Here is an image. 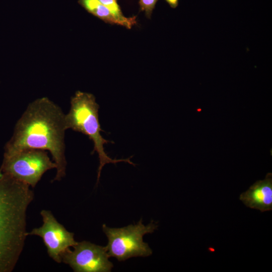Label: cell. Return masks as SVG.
Returning a JSON list of instances; mask_svg holds the SVG:
<instances>
[{
	"label": "cell",
	"mask_w": 272,
	"mask_h": 272,
	"mask_svg": "<svg viewBox=\"0 0 272 272\" xmlns=\"http://www.w3.org/2000/svg\"><path fill=\"white\" fill-rule=\"evenodd\" d=\"M240 199L250 208L261 212L272 210V174L268 173L262 180H258L242 193Z\"/></svg>",
	"instance_id": "ba28073f"
},
{
	"label": "cell",
	"mask_w": 272,
	"mask_h": 272,
	"mask_svg": "<svg viewBox=\"0 0 272 272\" xmlns=\"http://www.w3.org/2000/svg\"><path fill=\"white\" fill-rule=\"evenodd\" d=\"M158 0H139L141 11L145 12L147 18H150Z\"/></svg>",
	"instance_id": "8fae6325"
},
{
	"label": "cell",
	"mask_w": 272,
	"mask_h": 272,
	"mask_svg": "<svg viewBox=\"0 0 272 272\" xmlns=\"http://www.w3.org/2000/svg\"><path fill=\"white\" fill-rule=\"evenodd\" d=\"M99 105L92 94L78 91L71 98L70 111L64 116L66 129L81 132L93 143L91 153H97L99 161L97 183L99 181L102 168L107 164L124 162L135 166L130 160L131 157L124 159H112L105 152L104 145L114 142L104 139L101 134L104 130L99 122Z\"/></svg>",
	"instance_id": "3957f363"
},
{
	"label": "cell",
	"mask_w": 272,
	"mask_h": 272,
	"mask_svg": "<svg viewBox=\"0 0 272 272\" xmlns=\"http://www.w3.org/2000/svg\"><path fill=\"white\" fill-rule=\"evenodd\" d=\"M61 255V262L75 272H110L113 265L109 260L106 247L89 241L78 242Z\"/></svg>",
	"instance_id": "8992f818"
},
{
	"label": "cell",
	"mask_w": 272,
	"mask_h": 272,
	"mask_svg": "<svg viewBox=\"0 0 272 272\" xmlns=\"http://www.w3.org/2000/svg\"><path fill=\"white\" fill-rule=\"evenodd\" d=\"M64 116L61 108L48 98L34 100L16 123L4 154L27 149L47 150L56 165V174L52 181H60L65 175L66 166Z\"/></svg>",
	"instance_id": "6da1fadb"
},
{
	"label": "cell",
	"mask_w": 272,
	"mask_h": 272,
	"mask_svg": "<svg viewBox=\"0 0 272 272\" xmlns=\"http://www.w3.org/2000/svg\"><path fill=\"white\" fill-rule=\"evenodd\" d=\"M156 223L144 225L141 220L137 224L119 228H110L105 224L102 229L108 239L105 246L109 257L124 261L133 257H147L152 254L149 245L144 242L143 236L157 229Z\"/></svg>",
	"instance_id": "277c9868"
},
{
	"label": "cell",
	"mask_w": 272,
	"mask_h": 272,
	"mask_svg": "<svg viewBox=\"0 0 272 272\" xmlns=\"http://www.w3.org/2000/svg\"><path fill=\"white\" fill-rule=\"evenodd\" d=\"M105 6L118 21L119 25L130 29L137 23L136 17H125L116 0H98Z\"/></svg>",
	"instance_id": "30bf717a"
},
{
	"label": "cell",
	"mask_w": 272,
	"mask_h": 272,
	"mask_svg": "<svg viewBox=\"0 0 272 272\" xmlns=\"http://www.w3.org/2000/svg\"></svg>",
	"instance_id": "4fadbf2b"
},
{
	"label": "cell",
	"mask_w": 272,
	"mask_h": 272,
	"mask_svg": "<svg viewBox=\"0 0 272 272\" xmlns=\"http://www.w3.org/2000/svg\"><path fill=\"white\" fill-rule=\"evenodd\" d=\"M56 168L45 150L27 149L11 154H4L0 172L35 187L47 171Z\"/></svg>",
	"instance_id": "5b68a950"
},
{
	"label": "cell",
	"mask_w": 272,
	"mask_h": 272,
	"mask_svg": "<svg viewBox=\"0 0 272 272\" xmlns=\"http://www.w3.org/2000/svg\"><path fill=\"white\" fill-rule=\"evenodd\" d=\"M40 215L43 221L42 226L33 229L27 234L40 237L49 257L55 262L60 263L62 254L78 243L74 239V233L68 231L60 224L50 211L42 210Z\"/></svg>",
	"instance_id": "52a82bcc"
},
{
	"label": "cell",
	"mask_w": 272,
	"mask_h": 272,
	"mask_svg": "<svg viewBox=\"0 0 272 272\" xmlns=\"http://www.w3.org/2000/svg\"><path fill=\"white\" fill-rule=\"evenodd\" d=\"M169 5L172 8H175L178 4V0H165Z\"/></svg>",
	"instance_id": "7c38bea8"
},
{
	"label": "cell",
	"mask_w": 272,
	"mask_h": 272,
	"mask_svg": "<svg viewBox=\"0 0 272 272\" xmlns=\"http://www.w3.org/2000/svg\"><path fill=\"white\" fill-rule=\"evenodd\" d=\"M28 185L0 172V272H11L28 236L27 211L34 198Z\"/></svg>",
	"instance_id": "7a4b0ae2"
},
{
	"label": "cell",
	"mask_w": 272,
	"mask_h": 272,
	"mask_svg": "<svg viewBox=\"0 0 272 272\" xmlns=\"http://www.w3.org/2000/svg\"><path fill=\"white\" fill-rule=\"evenodd\" d=\"M79 3L88 12L104 22L120 25L112 13L98 0H79Z\"/></svg>",
	"instance_id": "9c48e42d"
}]
</instances>
